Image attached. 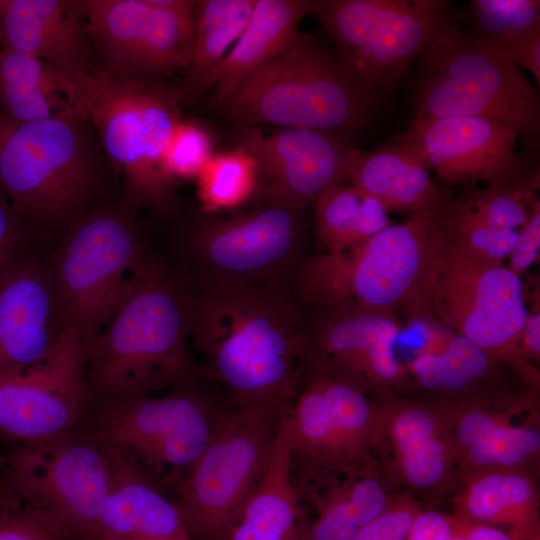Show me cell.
I'll list each match as a JSON object with an SVG mask.
<instances>
[{
  "instance_id": "obj_1",
  "label": "cell",
  "mask_w": 540,
  "mask_h": 540,
  "mask_svg": "<svg viewBox=\"0 0 540 540\" xmlns=\"http://www.w3.org/2000/svg\"><path fill=\"white\" fill-rule=\"evenodd\" d=\"M190 339L228 402L281 419L303 362V310L287 284L190 290Z\"/></svg>"
},
{
  "instance_id": "obj_2",
  "label": "cell",
  "mask_w": 540,
  "mask_h": 540,
  "mask_svg": "<svg viewBox=\"0 0 540 540\" xmlns=\"http://www.w3.org/2000/svg\"><path fill=\"white\" fill-rule=\"evenodd\" d=\"M190 319L189 289L147 254L89 346L88 410L166 391L188 376Z\"/></svg>"
},
{
  "instance_id": "obj_3",
  "label": "cell",
  "mask_w": 540,
  "mask_h": 540,
  "mask_svg": "<svg viewBox=\"0 0 540 540\" xmlns=\"http://www.w3.org/2000/svg\"><path fill=\"white\" fill-rule=\"evenodd\" d=\"M433 210L391 224L347 248L303 259L290 283L299 303L394 317L402 312L416 320L431 317L441 248Z\"/></svg>"
},
{
  "instance_id": "obj_4",
  "label": "cell",
  "mask_w": 540,
  "mask_h": 540,
  "mask_svg": "<svg viewBox=\"0 0 540 540\" xmlns=\"http://www.w3.org/2000/svg\"><path fill=\"white\" fill-rule=\"evenodd\" d=\"M102 154L92 127L73 107L23 123L0 114V190L41 233L61 234L93 206Z\"/></svg>"
},
{
  "instance_id": "obj_5",
  "label": "cell",
  "mask_w": 540,
  "mask_h": 540,
  "mask_svg": "<svg viewBox=\"0 0 540 540\" xmlns=\"http://www.w3.org/2000/svg\"><path fill=\"white\" fill-rule=\"evenodd\" d=\"M227 402L207 374L194 367L166 391L91 407L83 424L117 462L165 495L175 494Z\"/></svg>"
},
{
  "instance_id": "obj_6",
  "label": "cell",
  "mask_w": 540,
  "mask_h": 540,
  "mask_svg": "<svg viewBox=\"0 0 540 540\" xmlns=\"http://www.w3.org/2000/svg\"><path fill=\"white\" fill-rule=\"evenodd\" d=\"M69 80L71 106L88 121L124 179L128 203L165 212L173 180L164 157L181 121L178 92L160 82L118 77L101 66Z\"/></svg>"
},
{
  "instance_id": "obj_7",
  "label": "cell",
  "mask_w": 540,
  "mask_h": 540,
  "mask_svg": "<svg viewBox=\"0 0 540 540\" xmlns=\"http://www.w3.org/2000/svg\"><path fill=\"white\" fill-rule=\"evenodd\" d=\"M414 116L492 118L535 145L540 129L538 88L519 66L464 35L449 8L437 20L420 54Z\"/></svg>"
},
{
  "instance_id": "obj_8",
  "label": "cell",
  "mask_w": 540,
  "mask_h": 540,
  "mask_svg": "<svg viewBox=\"0 0 540 540\" xmlns=\"http://www.w3.org/2000/svg\"><path fill=\"white\" fill-rule=\"evenodd\" d=\"M222 108L242 127L355 132L369 124L377 107L348 79L337 59L301 34L252 72Z\"/></svg>"
},
{
  "instance_id": "obj_9",
  "label": "cell",
  "mask_w": 540,
  "mask_h": 540,
  "mask_svg": "<svg viewBox=\"0 0 540 540\" xmlns=\"http://www.w3.org/2000/svg\"><path fill=\"white\" fill-rule=\"evenodd\" d=\"M132 207L92 206L59 234L45 259L65 327L89 346L147 255Z\"/></svg>"
},
{
  "instance_id": "obj_10",
  "label": "cell",
  "mask_w": 540,
  "mask_h": 540,
  "mask_svg": "<svg viewBox=\"0 0 540 540\" xmlns=\"http://www.w3.org/2000/svg\"><path fill=\"white\" fill-rule=\"evenodd\" d=\"M262 203L229 218H204L179 242L182 276L190 290L290 283L303 261L304 208L262 191Z\"/></svg>"
},
{
  "instance_id": "obj_11",
  "label": "cell",
  "mask_w": 540,
  "mask_h": 540,
  "mask_svg": "<svg viewBox=\"0 0 540 540\" xmlns=\"http://www.w3.org/2000/svg\"><path fill=\"white\" fill-rule=\"evenodd\" d=\"M114 460L85 424L55 438L21 444L5 483L46 523L71 540H93L111 488Z\"/></svg>"
},
{
  "instance_id": "obj_12",
  "label": "cell",
  "mask_w": 540,
  "mask_h": 540,
  "mask_svg": "<svg viewBox=\"0 0 540 540\" xmlns=\"http://www.w3.org/2000/svg\"><path fill=\"white\" fill-rule=\"evenodd\" d=\"M279 422L229 402L220 410L205 450L174 494L192 540H227L262 476Z\"/></svg>"
},
{
  "instance_id": "obj_13",
  "label": "cell",
  "mask_w": 540,
  "mask_h": 540,
  "mask_svg": "<svg viewBox=\"0 0 540 540\" xmlns=\"http://www.w3.org/2000/svg\"><path fill=\"white\" fill-rule=\"evenodd\" d=\"M435 216V214H434ZM431 294V313L482 349L527 370L520 349L528 315L520 276L507 265L483 261L443 231Z\"/></svg>"
},
{
  "instance_id": "obj_14",
  "label": "cell",
  "mask_w": 540,
  "mask_h": 540,
  "mask_svg": "<svg viewBox=\"0 0 540 540\" xmlns=\"http://www.w3.org/2000/svg\"><path fill=\"white\" fill-rule=\"evenodd\" d=\"M100 65L122 78L156 81L186 70L195 43L197 1L78 0Z\"/></svg>"
},
{
  "instance_id": "obj_15",
  "label": "cell",
  "mask_w": 540,
  "mask_h": 540,
  "mask_svg": "<svg viewBox=\"0 0 540 540\" xmlns=\"http://www.w3.org/2000/svg\"><path fill=\"white\" fill-rule=\"evenodd\" d=\"M373 421L363 389L303 363L294 399L278 426L290 452L293 485L349 469L361 455Z\"/></svg>"
},
{
  "instance_id": "obj_16",
  "label": "cell",
  "mask_w": 540,
  "mask_h": 540,
  "mask_svg": "<svg viewBox=\"0 0 540 540\" xmlns=\"http://www.w3.org/2000/svg\"><path fill=\"white\" fill-rule=\"evenodd\" d=\"M88 350L89 345L66 328L44 358L0 379V432L20 444H33L81 425L89 408Z\"/></svg>"
},
{
  "instance_id": "obj_17",
  "label": "cell",
  "mask_w": 540,
  "mask_h": 540,
  "mask_svg": "<svg viewBox=\"0 0 540 540\" xmlns=\"http://www.w3.org/2000/svg\"><path fill=\"white\" fill-rule=\"evenodd\" d=\"M516 130L492 118L417 117L388 144L416 159L450 185L512 184L530 174L516 154Z\"/></svg>"
},
{
  "instance_id": "obj_18",
  "label": "cell",
  "mask_w": 540,
  "mask_h": 540,
  "mask_svg": "<svg viewBox=\"0 0 540 540\" xmlns=\"http://www.w3.org/2000/svg\"><path fill=\"white\" fill-rule=\"evenodd\" d=\"M303 363L333 372L361 389L404 378L394 347L401 326L389 314L351 307L302 306Z\"/></svg>"
},
{
  "instance_id": "obj_19",
  "label": "cell",
  "mask_w": 540,
  "mask_h": 540,
  "mask_svg": "<svg viewBox=\"0 0 540 540\" xmlns=\"http://www.w3.org/2000/svg\"><path fill=\"white\" fill-rule=\"evenodd\" d=\"M238 147L256 160L267 194L304 208L345 184L353 147L342 132L279 128L267 134L243 127Z\"/></svg>"
},
{
  "instance_id": "obj_20",
  "label": "cell",
  "mask_w": 540,
  "mask_h": 540,
  "mask_svg": "<svg viewBox=\"0 0 540 540\" xmlns=\"http://www.w3.org/2000/svg\"><path fill=\"white\" fill-rule=\"evenodd\" d=\"M65 329L46 261L29 250L0 274V379L44 358Z\"/></svg>"
},
{
  "instance_id": "obj_21",
  "label": "cell",
  "mask_w": 540,
  "mask_h": 540,
  "mask_svg": "<svg viewBox=\"0 0 540 540\" xmlns=\"http://www.w3.org/2000/svg\"><path fill=\"white\" fill-rule=\"evenodd\" d=\"M447 7L439 0H384L343 72L378 107L420 56Z\"/></svg>"
},
{
  "instance_id": "obj_22",
  "label": "cell",
  "mask_w": 540,
  "mask_h": 540,
  "mask_svg": "<svg viewBox=\"0 0 540 540\" xmlns=\"http://www.w3.org/2000/svg\"><path fill=\"white\" fill-rule=\"evenodd\" d=\"M3 46L30 55L67 79L101 66L78 0L0 1Z\"/></svg>"
},
{
  "instance_id": "obj_23",
  "label": "cell",
  "mask_w": 540,
  "mask_h": 540,
  "mask_svg": "<svg viewBox=\"0 0 540 540\" xmlns=\"http://www.w3.org/2000/svg\"><path fill=\"white\" fill-rule=\"evenodd\" d=\"M312 0H257L251 19L235 45L211 75L215 103L222 107L241 83L260 66L291 47L301 36L298 26L312 14Z\"/></svg>"
},
{
  "instance_id": "obj_24",
  "label": "cell",
  "mask_w": 540,
  "mask_h": 540,
  "mask_svg": "<svg viewBox=\"0 0 540 540\" xmlns=\"http://www.w3.org/2000/svg\"><path fill=\"white\" fill-rule=\"evenodd\" d=\"M113 460V480L93 540H192L174 502Z\"/></svg>"
},
{
  "instance_id": "obj_25",
  "label": "cell",
  "mask_w": 540,
  "mask_h": 540,
  "mask_svg": "<svg viewBox=\"0 0 540 540\" xmlns=\"http://www.w3.org/2000/svg\"><path fill=\"white\" fill-rule=\"evenodd\" d=\"M348 180L376 198L388 213L412 216L428 212L447 195L435 185L427 168L388 143L371 151L354 148Z\"/></svg>"
},
{
  "instance_id": "obj_26",
  "label": "cell",
  "mask_w": 540,
  "mask_h": 540,
  "mask_svg": "<svg viewBox=\"0 0 540 540\" xmlns=\"http://www.w3.org/2000/svg\"><path fill=\"white\" fill-rule=\"evenodd\" d=\"M71 93L70 80L47 64L4 46L0 50V106L8 120L51 117L72 107Z\"/></svg>"
},
{
  "instance_id": "obj_27",
  "label": "cell",
  "mask_w": 540,
  "mask_h": 540,
  "mask_svg": "<svg viewBox=\"0 0 540 540\" xmlns=\"http://www.w3.org/2000/svg\"><path fill=\"white\" fill-rule=\"evenodd\" d=\"M257 0H201L197 3L195 43L186 69L185 91L197 95L247 27Z\"/></svg>"
},
{
  "instance_id": "obj_28",
  "label": "cell",
  "mask_w": 540,
  "mask_h": 540,
  "mask_svg": "<svg viewBox=\"0 0 540 540\" xmlns=\"http://www.w3.org/2000/svg\"><path fill=\"white\" fill-rule=\"evenodd\" d=\"M314 204L315 233L325 252L352 246L392 224L382 204L353 184L327 190Z\"/></svg>"
},
{
  "instance_id": "obj_29",
  "label": "cell",
  "mask_w": 540,
  "mask_h": 540,
  "mask_svg": "<svg viewBox=\"0 0 540 540\" xmlns=\"http://www.w3.org/2000/svg\"><path fill=\"white\" fill-rule=\"evenodd\" d=\"M404 477L419 488L438 483L446 472V447L433 416L421 408L400 411L391 426Z\"/></svg>"
},
{
  "instance_id": "obj_30",
  "label": "cell",
  "mask_w": 540,
  "mask_h": 540,
  "mask_svg": "<svg viewBox=\"0 0 540 540\" xmlns=\"http://www.w3.org/2000/svg\"><path fill=\"white\" fill-rule=\"evenodd\" d=\"M457 434L470 460L479 466L515 465L540 448L538 430L498 423L482 411L467 412Z\"/></svg>"
},
{
  "instance_id": "obj_31",
  "label": "cell",
  "mask_w": 540,
  "mask_h": 540,
  "mask_svg": "<svg viewBox=\"0 0 540 540\" xmlns=\"http://www.w3.org/2000/svg\"><path fill=\"white\" fill-rule=\"evenodd\" d=\"M259 176L256 160L241 147L213 155L197 176L203 212L212 214L246 203L256 194Z\"/></svg>"
},
{
  "instance_id": "obj_32",
  "label": "cell",
  "mask_w": 540,
  "mask_h": 540,
  "mask_svg": "<svg viewBox=\"0 0 540 540\" xmlns=\"http://www.w3.org/2000/svg\"><path fill=\"white\" fill-rule=\"evenodd\" d=\"M491 360L472 341L455 334L440 352H419L409 368L425 389L461 391L487 373Z\"/></svg>"
},
{
  "instance_id": "obj_33",
  "label": "cell",
  "mask_w": 540,
  "mask_h": 540,
  "mask_svg": "<svg viewBox=\"0 0 540 540\" xmlns=\"http://www.w3.org/2000/svg\"><path fill=\"white\" fill-rule=\"evenodd\" d=\"M533 487L520 475L492 474L477 480L469 490L466 508L482 522L520 523V511L531 501Z\"/></svg>"
},
{
  "instance_id": "obj_34",
  "label": "cell",
  "mask_w": 540,
  "mask_h": 540,
  "mask_svg": "<svg viewBox=\"0 0 540 540\" xmlns=\"http://www.w3.org/2000/svg\"><path fill=\"white\" fill-rule=\"evenodd\" d=\"M539 172L526 179L503 185H489L462 197L470 208L486 223L501 229L517 230L530 216L538 200Z\"/></svg>"
},
{
  "instance_id": "obj_35",
  "label": "cell",
  "mask_w": 540,
  "mask_h": 540,
  "mask_svg": "<svg viewBox=\"0 0 540 540\" xmlns=\"http://www.w3.org/2000/svg\"><path fill=\"white\" fill-rule=\"evenodd\" d=\"M471 6L484 37L508 41L540 30L538 0H474Z\"/></svg>"
},
{
  "instance_id": "obj_36",
  "label": "cell",
  "mask_w": 540,
  "mask_h": 540,
  "mask_svg": "<svg viewBox=\"0 0 540 540\" xmlns=\"http://www.w3.org/2000/svg\"><path fill=\"white\" fill-rule=\"evenodd\" d=\"M212 141L198 124L180 121L174 129L164 157L168 176L197 178L212 157Z\"/></svg>"
},
{
  "instance_id": "obj_37",
  "label": "cell",
  "mask_w": 540,
  "mask_h": 540,
  "mask_svg": "<svg viewBox=\"0 0 540 540\" xmlns=\"http://www.w3.org/2000/svg\"><path fill=\"white\" fill-rule=\"evenodd\" d=\"M0 540H71L46 523L3 481L0 483Z\"/></svg>"
},
{
  "instance_id": "obj_38",
  "label": "cell",
  "mask_w": 540,
  "mask_h": 540,
  "mask_svg": "<svg viewBox=\"0 0 540 540\" xmlns=\"http://www.w3.org/2000/svg\"><path fill=\"white\" fill-rule=\"evenodd\" d=\"M304 518L266 510H244L227 540H302Z\"/></svg>"
},
{
  "instance_id": "obj_39",
  "label": "cell",
  "mask_w": 540,
  "mask_h": 540,
  "mask_svg": "<svg viewBox=\"0 0 540 540\" xmlns=\"http://www.w3.org/2000/svg\"><path fill=\"white\" fill-rule=\"evenodd\" d=\"M320 502L315 521L306 523L302 540H353L359 527L353 517L348 499L347 486L333 489Z\"/></svg>"
},
{
  "instance_id": "obj_40",
  "label": "cell",
  "mask_w": 540,
  "mask_h": 540,
  "mask_svg": "<svg viewBox=\"0 0 540 540\" xmlns=\"http://www.w3.org/2000/svg\"><path fill=\"white\" fill-rule=\"evenodd\" d=\"M30 226L18 214L0 190V274L29 247Z\"/></svg>"
},
{
  "instance_id": "obj_41",
  "label": "cell",
  "mask_w": 540,
  "mask_h": 540,
  "mask_svg": "<svg viewBox=\"0 0 540 540\" xmlns=\"http://www.w3.org/2000/svg\"><path fill=\"white\" fill-rule=\"evenodd\" d=\"M347 499L359 528L367 525L385 510L386 494L373 478H364L347 486Z\"/></svg>"
},
{
  "instance_id": "obj_42",
  "label": "cell",
  "mask_w": 540,
  "mask_h": 540,
  "mask_svg": "<svg viewBox=\"0 0 540 540\" xmlns=\"http://www.w3.org/2000/svg\"><path fill=\"white\" fill-rule=\"evenodd\" d=\"M486 47L494 50L517 65L528 69L540 84V30L514 40H498L477 36Z\"/></svg>"
},
{
  "instance_id": "obj_43",
  "label": "cell",
  "mask_w": 540,
  "mask_h": 540,
  "mask_svg": "<svg viewBox=\"0 0 540 540\" xmlns=\"http://www.w3.org/2000/svg\"><path fill=\"white\" fill-rule=\"evenodd\" d=\"M540 249V202L533 204L530 216L518 230L516 245L507 267L521 277L536 262Z\"/></svg>"
},
{
  "instance_id": "obj_44",
  "label": "cell",
  "mask_w": 540,
  "mask_h": 540,
  "mask_svg": "<svg viewBox=\"0 0 540 540\" xmlns=\"http://www.w3.org/2000/svg\"><path fill=\"white\" fill-rule=\"evenodd\" d=\"M414 516L406 509H386L360 528L353 540H407Z\"/></svg>"
},
{
  "instance_id": "obj_45",
  "label": "cell",
  "mask_w": 540,
  "mask_h": 540,
  "mask_svg": "<svg viewBox=\"0 0 540 540\" xmlns=\"http://www.w3.org/2000/svg\"><path fill=\"white\" fill-rule=\"evenodd\" d=\"M454 527L451 521L436 511L415 515L407 540H450Z\"/></svg>"
},
{
  "instance_id": "obj_46",
  "label": "cell",
  "mask_w": 540,
  "mask_h": 540,
  "mask_svg": "<svg viewBox=\"0 0 540 540\" xmlns=\"http://www.w3.org/2000/svg\"><path fill=\"white\" fill-rule=\"evenodd\" d=\"M520 349L523 357L538 358L540 353V313L528 312L521 335Z\"/></svg>"
},
{
  "instance_id": "obj_47",
  "label": "cell",
  "mask_w": 540,
  "mask_h": 540,
  "mask_svg": "<svg viewBox=\"0 0 540 540\" xmlns=\"http://www.w3.org/2000/svg\"><path fill=\"white\" fill-rule=\"evenodd\" d=\"M469 540H514L510 535L505 532L488 526L478 525L476 527L469 528L468 530Z\"/></svg>"
},
{
  "instance_id": "obj_48",
  "label": "cell",
  "mask_w": 540,
  "mask_h": 540,
  "mask_svg": "<svg viewBox=\"0 0 540 540\" xmlns=\"http://www.w3.org/2000/svg\"><path fill=\"white\" fill-rule=\"evenodd\" d=\"M7 463H8V456H5L2 452H0V483L3 480Z\"/></svg>"
}]
</instances>
